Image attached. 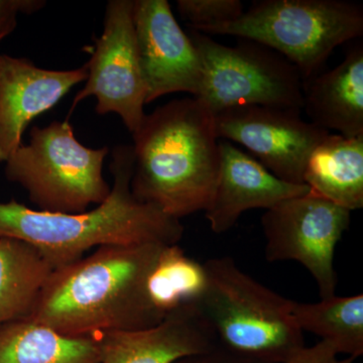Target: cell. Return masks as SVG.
Returning a JSON list of instances; mask_svg holds the SVG:
<instances>
[{"label":"cell","instance_id":"cell-9","mask_svg":"<svg viewBox=\"0 0 363 363\" xmlns=\"http://www.w3.org/2000/svg\"><path fill=\"white\" fill-rule=\"evenodd\" d=\"M86 66L85 87L74 98L70 114L79 102L95 96L98 114H118L131 135L135 133L145 116L147 90L136 50L133 1L107 4L104 33Z\"/></svg>","mask_w":363,"mask_h":363},{"label":"cell","instance_id":"cell-14","mask_svg":"<svg viewBox=\"0 0 363 363\" xmlns=\"http://www.w3.org/2000/svg\"><path fill=\"white\" fill-rule=\"evenodd\" d=\"M94 337L101 363H175L219 345L196 307L173 313L150 328L104 332Z\"/></svg>","mask_w":363,"mask_h":363},{"label":"cell","instance_id":"cell-8","mask_svg":"<svg viewBox=\"0 0 363 363\" xmlns=\"http://www.w3.org/2000/svg\"><path fill=\"white\" fill-rule=\"evenodd\" d=\"M351 212L309 191L267 210L262 217L269 262L295 260L316 281L321 298L335 296V250Z\"/></svg>","mask_w":363,"mask_h":363},{"label":"cell","instance_id":"cell-23","mask_svg":"<svg viewBox=\"0 0 363 363\" xmlns=\"http://www.w3.org/2000/svg\"><path fill=\"white\" fill-rule=\"evenodd\" d=\"M351 357L340 358L333 346L325 341H320L307 347L305 346L297 354L294 355L286 363H353Z\"/></svg>","mask_w":363,"mask_h":363},{"label":"cell","instance_id":"cell-13","mask_svg":"<svg viewBox=\"0 0 363 363\" xmlns=\"http://www.w3.org/2000/svg\"><path fill=\"white\" fill-rule=\"evenodd\" d=\"M218 180L205 217L214 233H226L243 212L276 206L309 192L306 185L288 183L264 168L259 161L223 140Z\"/></svg>","mask_w":363,"mask_h":363},{"label":"cell","instance_id":"cell-19","mask_svg":"<svg viewBox=\"0 0 363 363\" xmlns=\"http://www.w3.org/2000/svg\"><path fill=\"white\" fill-rule=\"evenodd\" d=\"M204 264L191 259L178 245H162L147 278V295L162 318L196 307L206 290Z\"/></svg>","mask_w":363,"mask_h":363},{"label":"cell","instance_id":"cell-15","mask_svg":"<svg viewBox=\"0 0 363 363\" xmlns=\"http://www.w3.org/2000/svg\"><path fill=\"white\" fill-rule=\"evenodd\" d=\"M303 111L310 123L345 138L363 135V47L357 45L332 70L305 81Z\"/></svg>","mask_w":363,"mask_h":363},{"label":"cell","instance_id":"cell-4","mask_svg":"<svg viewBox=\"0 0 363 363\" xmlns=\"http://www.w3.org/2000/svg\"><path fill=\"white\" fill-rule=\"evenodd\" d=\"M208 284L196 308L222 347L266 363H286L305 347L294 301L262 285L231 257L204 262Z\"/></svg>","mask_w":363,"mask_h":363},{"label":"cell","instance_id":"cell-18","mask_svg":"<svg viewBox=\"0 0 363 363\" xmlns=\"http://www.w3.org/2000/svg\"><path fill=\"white\" fill-rule=\"evenodd\" d=\"M52 272L32 245L0 238V324L30 317Z\"/></svg>","mask_w":363,"mask_h":363},{"label":"cell","instance_id":"cell-17","mask_svg":"<svg viewBox=\"0 0 363 363\" xmlns=\"http://www.w3.org/2000/svg\"><path fill=\"white\" fill-rule=\"evenodd\" d=\"M0 363H101L94 336L76 337L37 323L0 324Z\"/></svg>","mask_w":363,"mask_h":363},{"label":"cell","instance_id":"cell-3","mask_svg":"<svg viewBox=\"0 0 363 363\" xmlns=\"http://www.w3.org/2000/svg\"><path fill=\"white\" fill-rule=\"evenodd\" d=\"M133 136L136 199L179 220L205 211L221 164L209 107L196 97L173 100L145 114Z\"/></svg>","mask_w":363,"mask_h":363},{"label":"cell","instance_id":"cell-21","mask_svg":"<svg viewBox=\"0 0 363 363\" xmlns=\"http://www.w3.org/2000/svg\"><path fill=\"white\" fill-rule=\"evenodd\" d=\"M179 13L193 30L231 23L245 13L240 0H178Z\"/></svg>","mask_w":363,"mask_h":363},{"label":"cell","instance_id":"cell-24","mask_svg":"<svg viewBox=\"0 0 363 363\" xmlns=\"http://www.w3.org/2000/svg\"><path fill=\"white\" fill-rule=\"evenodd\" d=\"M175 363H266L240 357L233 351L218 345L214 350L201 354L181 358Z\"/></svg>","mask_w":363,"mask_h":363},{"label":"cell","instance_id":"cell-1","mask_svg":"<svg viewBox=\"0 0 363 363\" xmlns=\"http://www.w3.org/2000/svg\"><path fill=\"white\" fill-rule=\"evenodd\" d=\"M162 245H105L55 269L28 319L76 337L156 326L147 278Z\"/></svg>","mask_w":363,"mask_h":363},{"label":"cell","instance_id":"cell-2","mask_svg":"<svg viewBox=\"0 0 363 363\" xmlns=\"http://www.w3.org/2000/svg\"><path fill=\"white\" fill-rule=\"evenodd\" d=\"M133 164V147L114 149L111 194L90 211L55 213L30 209L13 199L0 202V238H16L32 245L54 271L83 259L93 247L178 245L184 233L181 220L138 201L131 193Z\"/></svg>","mask_w":363,"mask_h":363},{"label":"cell","instance_id":"cell-12","mask_svg":"<svg viewBox=\"0 0 363 363\" xmlns=\"http://www.w3.org/2000/svg\"><path fill=\"white\" fill-rule=\"evenodd\" d=\"M87 77L86 65L47 70L28 59L0 55V162H6L23 145V133L33 119L51 111Z\"/></svg>","mask_w":363,"mask_h":363},{"label":"cell","instance_id":"cell-20","mask_svg":"<svg viewBox=\"0 0 363 363\" xmlns=\"http://www.w3.org/2000/svg\"><path fill=\"white\" fill-rule=\"evenodd\" d=\"M293 316L302 332L328 342L339 355L357 359L363 354V295L321 298L317 303L294 302Z\"/></svg>","mask_w":363,"mask_h":363},{"label":"cell","instance_id":"cell-11","mask_svg":"<svg viewBox=\"0 0 363 363\" xmlns=\"http://www.w3.org/2000/svg\"><path fill=\"white\" fill-rule=\"evenodd\" d=\"M136 50L147 96L145 104L177 92L199 96L201 60L167 0L133 1Z\"/></svg>","mask_w":363,"mask_h":363},{"label":"cell","instance_id":"cell-5","mask_svg":"<svg viewBox=\"0 0 363 363\" xmlns=\"http://www.w3.org/2000/svg\"><path fill=\"white\" fill-rule=\"evenodd\" d=\"M201 33L266 45L285 57L307 81L317 75L336 48L362 37L363 9L345 0H259L238 20Z\"/></svg>","mask_w":363,"mask_h":363},{"label":"cell","instance_id":"cell-7","mask_svg":"<svg viewBox=\"0 0 363 363\" xmlns=\"http://www.w3.org/2000/svg\"><path fill=\"white\" fill-rule=\"evenodd\" d=\"M190 38L203 69L202 89L196 98L213 114L252 105L303 111L304 79L278 52L250 40L225 45L195 30Z\"/></svg>","mask_w":363,"mask_h":363},{"label":"cell","instance_id":"cell-16","mask_svg":"<svg viewBox=\"0 0 363 363\" xmlns=\"http://www.w3.org/2000/svg\"><path fill=\"white\" fill-rule=\"evenodd\" d=\"M303 183L312 192L353 211L363 207V135L329 133L306 162Z\"/></svg>","mask_w":363,"mask_h":363},{"label":"cell","instance_id":"cell-22","mask_svg":"<svg viewBox=\"0 0 363 363\" xmlns=\"http://www.w3.org/2000/svg\"><path fill=\"white\" fill-rule=\"evenodd\" d=\"M42 0H0V43L13 32L18 14H30L45 6Z\"/></svg>","mask_w":363,"mask_h":363},{"label":"cell","instance_id":"cell-10","mask_svg":"<svg viewBox=\"0 0 363 363\" xmlns=\"http://www.w3.org/2000/svg\"><path fill=\"white\" fill-rule=\"evenodd\" d=\"M302 111L269 106H236L214 113L217 138L250 150L281 180L305 185L303 174L313 150L328 131L306 121Z\"/></svg>","mask_w":363,"mask_h":363},{"label":"cell","instance_id":"cell-6","mask_svg":"<svg viewBox=\"0 0 363 363\" xmlns=\"http://www.w3.org/2000/svg\"><path fill=\"white\" fill-rule=\"evenodd\" d=\"M108 152L81 145L66 118L43 128L33 126L30 143L6 162V175L28 191L38 210L82 213L111 194L102 173Z\"/></svg>","mask_w":363,"mask_h":363}]
</instances>
